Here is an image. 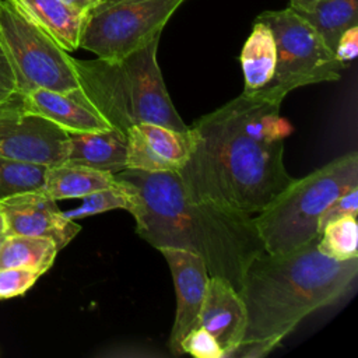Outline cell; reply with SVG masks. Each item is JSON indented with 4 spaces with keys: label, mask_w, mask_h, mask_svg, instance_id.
Masks as SVG:
<instances>
[{
    "label": "cell",
    "mask_w": 358,
    "mask_h": 358,
    "mask_svg": "<svg viewBox=\"0 0 358 358\" xmlns=\"http://www.w3.org/2000/svg\"><path fill=\"white\" fill-rule=\"evenodd\" d=\"M358 186V154L350 151L309 175L294 179L253 217L264 252L280 255L319 239L320 214L338 196Z\"/></svg>",
    "instance_id": "obj_5"
},
{
    "label": "cell",
    "mask_w": 358,
    "mask_h": 358,
    "mask_svg": "<svg viewBox=\"0 0 358 358\" xmlns=\"http://www.w3.org/2000/svg\"><path fill=\"white\" fill-rule=\"evenodd\" d=\"M67 152L69 133L25 110L21 95L0 103V157L50 166L64 162Z\"/></svg>",
    "instance_id": "obj_9"
},
{
    "label": "cell",
    "mask_w": 358,
    "mask_h": 358,
    "mask_svg": "<svg viewBox=\"0 0 358 358\" xmlns=\"http://www.w3.org/2000/svg\"><path fill=\"white\" fill-rule=\"evenodd\" d=\"M117 186L101 189L81 197V204L77 208L63 211L64 217L76 221L78 218L106 213L116 208H123L130 213L134 207L133 190L126 180L120 178H117Z\"/></svg>",
    "instance_id": "obj_22"
},
{
    "label": "cell",
    "mask_w": 358,
    "mask_h": 358,
    "mask_svg": "<svg viewBox=\"0 0 358 358\" xmlns=\"http://www.w3.org/2000/svg\"><path fill=\"white\" fill-rule=\"evenodd\" d=\"M21 95L18 88V81L6 50V46L0 38V103Z\"/></svg>",
    "instance_id": "obj_27"
},
{
    "label": "cell",
    "mask_w": 358,
    "mask_h": 358,
    "mask_svg": "<svg viewBox=\"0 0 358 358\" xmlns=\"http://www.w3.org/2000/svg\"><path fill=\"white\" fill-rule=\"evenodd\" d=\"M317 249L334 260L358 257V224L357 217H343L329 222L320 232Z\"/></svg>",
    "instance_id": "obj_21"
},
{
    "label": "cell",
    "mask_w": 358,
    "mask_h": 358,
    "mask_svg": "<svg viewBox=\"0 0 358 358\" xmlns=\"http://www.w3.org/2000/svg\"><path fill=\"white\" fill-rule=\"evenodd\" d=\"M21 105L25 110L53 122L67 133L103 131L113 127L88 101L83 90L59 92L35 88L21 94Z\"/></svg>",
    "instance_id": "obj_13"
},
{
    "label": "cell",
    "mask_w": 358,
    "mask_h": 358,
    "mask_svg": "<svg viewBox=\"0 0 358 358\" xmlns=\"http://www.w3.org/2000/svg\"><path fill=\"white\" fill-rule=\"evenodd\" d=\"M66 4H69L70 7L81 11L85 14V11L96 1V0H63Z\"/></svg>",
    "instance_id": "obj_29"
},
{
    "label": "cell",
    "mask_w": 358,
    "mask_h": 358,
    "mask_svg": "<svg viewBox=\"0 0 358 358\" xmlns=\"http://www.w3.org/2000/svg\"><path fill=\"white\" fill-rule=\"evenodd\" d=\"M45 171L46 165L0 157V200L24 192L42 190Z\"/></svg>",
    "instance_id": "obj_23"
},
{
    "label": "cell",
    "mask_w": 358,
    "mask_h": 358,
    "mask_svg": "<svg viewBox=\"0 0 358 358\" xmlns=\"http://www.w3.org/2000/svg\"><path fill=\"white\" fill-rule=\"evenodd\" d=\"M317 241L288 253L264 252L249 264L239 289L246 327L231 358L266 357L308 315L347 294L358 257L330 259L319 252Z\"/></svg>",
    "instance_id": "obj_3"
},
{
    "label": "cell",
    "mask_w": 358,
    "mask_h": 358,
    "mask_svg": "<svg viewBox=\"0 0 358 358\" xmlns=\"http://www.w3.org/2000/svg\"><path fill=\"white\" fill-rule=\"evenodd\" d=\"M126 169L179 172L192 151L190 130L178 131L155 123H137L127 129Z\"/></svg>",
    "instance_id": "obj_12"
},
{
    "label": "cell",
    "mask_w": 358,
    "mask_h": 358,
    "mask_svg": "<svg viewBox=\"0 0 358 358\" xmlns=\"http://www.w3.org/2000/svg\"><path fill=\"white\" fill-rule=\"evenodd\" d=\"M158 43L159 36L122 59H74L83 92L124 134L144 122L178 131L189 129L165 87L157 62Z\"/></svg>",
    "instance_id": "obj_4"
},
{
    "label": "cell",
    "mask_w": 358,
    "mask_h": 358,
    "mask_svg": "<svg viewBox=\"0 0 358 358\" xmlns=\"http://www.w3.org/2000/svg\"><path fill=\"white\" fill-rule=\"evenodd\" d=\"M275 59V42L270 28L262 21H255L241 53L245 81L242 94L253 95L268 84L274 76Z\"/></svg>",
    "instance_id": "obj_18"
},
{
    "label": "cell",
    "mask_w": 358,
    "mask_h": 358,
    "mask_svg": "<svg viewBox=\"0 0 358 358\" xmlns=\"http://www.w3.org/2000/svg\"><path fill=\"white\" fill-rule=\"evenodd\" d=\"M319 0H289V7L295 11H303L312 8Z\"/></svg>",
    "instance_id": "obj_30"
},
{
    "label": "cell",
    "mask_w": 358,
    "mask_h": 358,
    "mask_svg": "<svg viewBox=\"0 0 358 358\" xmlns=\"http://www.w3.org/2000/svg\"><path fill=\"white\" fill-rule=\"evenodd\" d=\"M255 21L270 28L277 59L273 78L253 95L281 103L299 87L340 80L345 66L295 10L264 11Z\"/></svg>",
    "instance_id": "obj_6"
},
{
    "label": "cell",
    "mask_w": 358,
    "mask_h": 358,
    "mask_svg": "<svg viewBox=\"0 0 358 358\" xmlns=\"http://www.w3.org/2000/svg\"><path fill=\"white\" fill-rule=\"evenodd\" d=\"M20 8L43 28L64 50L80 48L84 13L63 0H14Z\"/></svg>",
    "instance_id": "obj_17"
},
{
    "label": "cell",
    "mask_w": 358,
    "mask_h": 358,
    "mask_svg": "<svg viewBox=\"0 0 358 358\" xmlns=\"http://www.w3.org/2000/svg\"><path fill=\"white\" fill-rule=\"evenodd\" d=\"M134 194L136 234L155 249L179 248L199 255L208 275L228 280L239 292L249 264L264 253L253 217L193 200L178 172L123 169L115 173Z\"/></svg>",
    "instance_id": "obj_2"
},
{
    "label": "cell",
    "mask_w": 358,
    "mask_h": 358,
    "mask_svg": "<svg viewBox=\"0 0 358 358\" xmlns=\"http://www.w3.org/2000/svg\"><path fill=\"white\" fill-rule=\"evenodd\" d=\"M127 140L116 127L103 131L69 133V162L117 173L126 169Z\"/></svg>",
    "instance_id": "obj_15"
},
{
    "label": "cell",
    "mask_w": 358,
    "mask_h": 358,
    "mask_svg": "<svg viewBox=\"0 0 358 358\" xmlns=\"http://www.w3.org/2000/svg\"><path fill=\"white\" fill-rule=\"evenodd\" d=\"M117 185L119 180L115 173L64 161L46 166L42 190L57 201L63 199H81L92 192Z\"/></svg>",
    "instance_id": "obj_16"
},
{
    "label": "cell",
    "mask_w": 358,
    "mask_h": 358,
    "mask_svg": "<svg viewBox=\"0 0 358 358\" xmlns=\"http://www.w3.org/2000/svg\"><path fill=\"white\" fill-rule=\"evenodd\" d=\"M185 0H96L84 14L80 48L122 59L161 36Z\"/></svg>",
    "instance_id": "obj_8"
},
{
    "label": "cell",
    "mask_w": 358,
    "mask_h": 358,
    "mask_svg": "<svg viewBox=\"0 0 358 358\" xmlns=\"http://www.w3.org/2000/svg\"><path fill=\"white\" fill-rule=\"evenodd\" d=\"M280 108L241 94L189 126L192 151L178 172L186 193L248 215L266 208L294 180L284 165L292 127Z\"/></svg>",
    "instance_id": "obj_1"
},
{
    "label": "cell",
    "mask_w": 358,
    "mask_h": 358,
    "mask_svg": "<svg viewBox=\"0 0 358 358\" xmlns=\"http://www.w3.org/2000/svg\"><path fill=\"white\" fill-rule=\"evenodd\" d=\"M296 13L317 32L331 52L336 50L343 32L358 25V0H319L312 8Z\"/></svg>",
    "instance_id": "obj_19"
},
{
    "label": "cell",
    "mask_w": 358,
    "mask_h": 358,
    "mask_svg": "<svg viewBox=\"0 0 358 358\" xmlns=\"http://www.w3.org/2000/svg\"><path fill=\"white\" fill-rule=\"evenodd\" d=\"M336 57L347 66L350 62H352L357 55H358V25L348 28L347 31L343 32L340 36L336 50H334Z\"/></svg>",
    "instance_id": "obj_28"
},
{
    "label": "cell",
    "mask_w": 358,
    "mask_h": 358,
    "mask_svg": "<svg viewBox=\"0 0 358 358\" xmlns=\"http://www.w3.org/2000/svg\"><path fill=\"white\" fill-rule=\"evenodd\" d=\"M180 350L182 354H190L196 358H224L220 344L203 326L193 329L183 337Z\"/></svg>",
    "instance_id": "obj_24"
},
{
    "label": "cell",
    "mask_w": 358,
    "mask_h": 358,
    "mask_svg": "<svg viewBox=\"0 0 358 358\" xmlns=\"http://www.w3.org/2000/svg\"><path fill=\"white\" fill-rule=\"evenodd\" d=\"M358 214V186L351 187L348 192L338 196L333 203L327 206V208L320 214L317 221V232L323 231V228L338 218L343 217H357Z\"/></svg>",
    "instance_id": "obj_26"
},
{
    "label": "cell",
    "mask_w": 358,
    "mask_h": 358,
    "mask_svg": "<svg viewBox=\"0 0 358 358\" xmlns=\"http://www.w3.org/2000/svg\"><path fill=\"white\" fill-rule=\"evenodd\" d=\"M0 38L11 60L20 94L35 88L59 92L81 90L74 57L14 0H0Z\"/></svg>",
    "instance_id": "obj_7"
},
{
    "label": "cell",
    "mask_w": 358,
    "mask_h": 358,
    "mask_svg": "<svg viewBox=\"0 0 358 358\" xmlns=\"http://www.w3.org/2000/svg\"><path fill=\"white\" fill-rule=\"evenodd\" d=\"M39 277L41 274L28 268H0V299H7L25 294Z\"/></svg>",
    "instance_id": "obj_25"
},
{
    "label": "cell",
    "mask_w": 358,
    "mask_h": 358,
    "mask_svg": "<svg viewBox=\"0 0 358 358\" xmlns=\"http://www.w3.org/2000/svg\"><path fill=\"white\" fill-rule=\"evenodd\" d=\"M6 235H29L52 239L62 250L81 227L67 217L43 190L24 192L0 200Z\"/></svg>",
    "instance_id": "obj_10"
},
{
    "label": "cell",
    "mask_w": 358,
    "mask_h": 358,
    "mask_svg": "<svg viewBox=\"0 0 358 358\" xmlns=\"http://www.w3.org/2000/svg\"><path fill=\"white\" fill-rule=\"evenodd\" d=\"M0 234H4V220L1 213H0Z\"/></svg>",
    "instance_id": "obj_31"
},
{
    "label": "cell",
    "mask_w": 358,
    "mask_h": 358,
    "mask_svg": "<svg viewBox=\"0 0 358 358\" xmlns=\"http://www.w3.org/2000/svg\"><path fill=\"white\" fill-rule=\"evenodd\" d=\"M203 326L220 344L224 358L238 348L246 327V310L235 287L225 278L210 275L200 310Z\"/></svg>",
    "instance_id": "obj_14"
},
{
    "label": "cell",
    "mask_w": 358,
    "mask_h": 358,
    "mask_svg": "<svg viewBox=\"0 0 358 358\" xmlns=\"http://www.w3.org/2000/svg\"><path fill=\"white\" fill-rule=\"evenodd\" d=\"M158 250L168 263L176 292V312L168 347L173 355H183L180 341L189 331L200 326V310L210 275L204 260L193 252L179 248Z\"/></svg>",
    "instance_id": "obj_11"
},
{
    "label": "cell",
    "mask_w": 358,
    "mask_h": 358,
    "mask_svg": "<svg viewBox=\"0 0 358 358\" xmlns=\"http://www.w3.org/2000/svg\"><path fill=\"white\" fill-rule=\"evenodd\" d=\"M57 252L56 243L49 238L6 235L0 248V268L21 267L42 275L52 267Z\"/></svg>",
    "instance_id": "obj_20"
},
{
    "label": "cell",
    "mask_w": 358,
    "mask_h": 358,
    "mask_svg": "<svg viewBox=\"0 0 358 358\" xmlns=\"http://www.w3.org/2000/svg\"><path fill=\"white\" fill-rule=\"evenodd\" d=\"M4 239H6V234H0V248H1L3 242H4Z\"/></svg>",
    "instance_id": "obj_32"
}]
</instances>
